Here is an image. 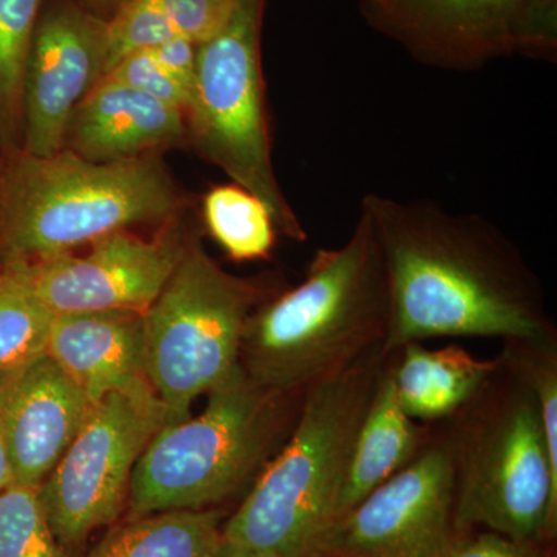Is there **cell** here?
Segmentation results:
<instances>
[{"instance_id":"6da1fadb","label":"cell","mask_w":557,"mask_h":557,"mask_svg":"<svg viewBox=\"0 0 557 557\" xmlns=\"http://www.w3.org/2000/svg\"><path fill=\"white\" fill-rule=\"evenodd\" d=\"M388 289L383 351L432 338H556L541 282L497 225L434 200L366 194Z\"/></svg>"},{"instance_id":"7a4b0ae2","label":"cell","mask_w":557,"mask_h":557,"mask_svg":"<svg viewBox=\"0 0 557 557\" xmlns=\"http://www.w3.org/2000/svg\"><path fill=\"white\" fill-rule=\"evenodd\" d=\"M388 327L386 269L368 212L346 244L318 249L306 278L249 317L240 368L267 391L304 395L369 351Z\"/></svg>"},{"instance_id":"3957f363","label":"cell","mask_w":557,"mask_h":557,"mask_svg":"<svg viewBox=\"0 0 557 557\" xmlns=\"http://www.w3.org/2000/svg\"><path fill=\"white\" fill-rule=\"evenodd\" d=\"M388 357L383 346L304 394L295 426L256 479L222 541L277 557H311L333 525L359 426Z\"/></svg>"},{"instance_id":"277c9868","label":"cell","mask_w":557,"mask_h":557,"mask_svg":"<svg viewBox=\"0 0 557 557\" xmlns=\"http://www.w3.org/2000/svg\"><path fill=\"white\" fill-rule=\"evenodd\" d=\"M177 188L153 153L97 163L69 149L21 150L0 177V247L7 263H32L177 211Z\"/></svg>"},{"instance_id":"5b68a950","label":"cell","mask_w":557,"mask_h":557,"mask_svg":"<svg viewBox=\"0 0 557 557\" xmlns=\"http://www.w3.org/2000/svg\"><path fill=\"white\" fill-rule=\"evenodd\" d=\"M302 398L260 387L239 366L209 392L200 416L164 423L150 438L131 480L132 516L201 509L233 496L284 445Z\"/></svg>"},{"instance_id":"8992f818","label":"cell","mask_w":557,"mask_h":557,"mask_svg":"<svg viewBox=\"0 0 557 557\" xmlns=\"http://www.w3.org/2000/svg\"><path fill=\"white\" fill-rule=\"evenodd\" d=\"M458 413L449 438L457 534L485 528L536 544L555 536L557 465L527 381L502 359L490 383Z\"/></svg>"},{"instance_id":"52a82bcc","label":"cell","mask_w":557,"mask_h":557,"mask_svg":"<svg viewBox=\"0 0 557 557\" xmlns=\"http://www.w3.org/2000/svg\"><path fill=\"white\" fill-rule=\"evenodd\" d=\"M277 293L269 282L231 276L199 245H186L143 313L146 376L166 409V423L188 418L200 395L239 368L249 317Z\"/></svg>"},{"instance_id":"ba28073f","label":"cell","mask_w":557,"mask_h":557,"mask_svg":"<svg viewBox=\"0 0 557 557\" xmlns=\"http://www.w3.org/2000/svg\"><path fill=\"white\" fill-rule=\"evenodd\" d=\"M262 9L263 0H239L228 25L197 46L183 112L186 132L205 160L269 207L278 234L304 242L306 230L282 193L271 157L260 64Z\"/></svg>"},{"instance_id":"9c48e42d","label":"cell","mask_w":557,"mask_h":557,"mask_svg":"<svg viewBox=\"0 0 557 557\" xmlns=\"http://www.w3.org/2000/svg\"><path fill=\"white\" fill-rule=\"evenodd\" d=\"M166 423L149 381L113 392L91 408L78 435L39 486L47 519L65 549L119 518L143 450Z\"/></svg>"},{"instance_id":"30bf717a","label":"cell","mask_w":557,"mask_h":557,"mask_svg":"<svg viewBox=\"0 0 557 557\" xmlns=\"http://www.w3.org/2000/svg\"><path fill=\"white\" fill-rule=\"evenodd\" d=\"M376 24L435 67L474 70L507 54L552 58L556 0H376Z\"/></svg>"},{"instance_id":"8fae6325","label":"cell","mask_w":557,"mask_h":557,"mask_svg":"<svg viewBox=\"0 0 557 557\" xmlns=\"http://www.w3.org/2000/svg\"><path fill=\"white\" fill-rule=\"evenodd\" d=\"M454 504L456 469L446 438L423 446L336 519L311 557H446L458 536Z\"/></svg>"},{"instance_id":"7c38bea8","label":"cell","mask_w":557,"mask_h":557,"mask_svg":"<svg viewBox=\"0 0 557 557\" xmlns=\"http://www.w3.org/2000/svg\"><path fill=\"white\" fill-rule=\"evenodd\" d=\"M106 67L108 22L75 0H54L40 11L25 69L22 150L38 157L60 152L73 113Z\"/></svg>"},{"instance_id":"4fadbf2b","label":"cell","mask_w":557,"mask_h":557,"mask_svg":"<svg viewBox=\"0 0 557 557\" xmlns=\"http://www.w3.org/2000/svg\"><path fill=\"white\" fill-rule=\"evenodd\" d=\"M86 256L7 263L54 314L145 313L170 281L183 245L146 242L120 231L94 242Z\"/></svg>"},{"instance_id":"5bb4252c","label":"cell","mask_w":557,"mask_h":557,"mask_svg":"<svg viewBox=\"0 0 557 557\" xmlns=\"http://www.w3.org/2000/svg\"><path fill=\"white\" fill-rule=\"evenodd\" d=\"M91 408L94 403L47 354L0 375V429L14 483L42 485Z\"/></svg>"},{"instance_id":"9a60e30c","label":"cell","mask_w":557,"mask_h":557,"mask_svg":"<svg viewBox=\"0 0 557 557\" xmlns=\"http://www.w3.org/2000/svg\"><path fill=\"white\" fill-rule=\"evenodd\" d=\"M185 135L182 110L124 84L101 79L73 113L64 148L83 159L110 163L152 153Z\"/></svg>"},{"instance_id":"2e32d148","label":"cell","mask_w":557,"mask_h":557,"mask_svg":"<svg viewBox=\"0 0 557 557\" xmlns=\"http://www.w3.org/2000/svg\"><path fill=\"white\" fill-rule=\"evenodd\" d=\"M46 354L94 405L113 392L149 381L138 311L57 314Z\"/></svg>"},{"instance_id":"e0dca14e","label":"cell","mask_w":557,"mask_h":557,"mask_svg":"<svg viewBox=\"0 0 557 557\" xmlns=\"http://www.w3.org/2000/svg\"><path fill=\"white\" fill-rule=\"evenodd\" d=\"M502 358L480 359L450 344L429 350L406 344L392 354V379L403 410L413 420L456 416L490 383Z\"/></svg>"},{"instance_id":"ac0fdd59","label":"cell","mask_w":557,"mask_h":557,"mask_svg":"<svg viewBox=\"0 0 557 557\" xmlns=\"http://www.w3.org/2000/svg\"><path fill=\"white\" fill-rule=\"evenodd\" d=\"M413 421L399 405L391 354L355 440L336 519L401 471L423 449L426 434Z\"/></svg>"},{"instance_id":"d6986e66","label":"cell","mask_w":557,"mask_h":557,"mask_svg":"<svg viewBox=\"0 0 557 557\" xmlns=\"http://www.w3.org/2000/svg\"><path fill=\"white\" fill-rule=\"evenodd\" d=\"M220 544L219 512L178 509L115 528L89 557H214Z\"/></svg>"},{"instance_id":"ffe728a7","label":"cell","mask_w":557,"mask_h":557,"mask_svg":"<svg viewBox=\"0 0 557 557\" xmlns=\"http://www.w3.org/2000/svg\"><path fill=\"white\" fill-rule=\"evenodd\" d=\"M205 226L236 262L270 258L278 231L269 207L236 183L214 186L201 203Z\"/></svg>"},{"instance_id":"44dd1931","label":"cell","mask_w":557,"mask_h":557,"mask_svg":"<svg viewBox=\"0 0 557 557\" xmlns=\"http://www.w3.org/2000/svg\"><path fill=\"white\" fill-rule=\"evenodd\" d=\"M54 317L10 267L0 271V375L46 355Z\"/></svg>"},{"instance_id":"7402d4cb","label":"cell","mask_w":557,"mask_h":557,"mask_svg":"<svg viewBox=\"0 0 557 557\" xmlns=\"http://www.w3.org/2000/svg\"><path fill=\"white\" fill-rule=\"evenodd\" d=\"M44 0H0V137L22 126L25 69Z\"/></svg>"},{"instance_id":"603a6c76","label":"cell","mask_w":557,"mask_h":557,"mask_svg":"<svg viewBox=\"0 0 557 557\" xmlns=\"http://www.w3.org/2000/svg\"><path fill=\"white\" fill-rule=\"evenodd\" d=\"M0 557H70L51 531L39 486L0 491Z\"/></svg>"},{"instance_id":"cb8c5ba5","label":"cell","mask_w":557,"mask_h":557,"mask_svg":"<svg viewBox=\"0 0 557 557\" xmlns=\"http://www.w3.org/2000/svg\"><path fill=\"white\" fill-rule=\"evenodd\" d=\"M174 27L163 0H131L108 22V67L137 51L156 49L175 38ZM104 75V76H106Z\"/></svg>"},{"instance_id":"d4e9b609","label":"cell","mask_w":557,"mask_h":557,"mask_svg":"<svg viewBox=\"0 0 557 557\" xmlns=\"http://www.w3.org/2000/svg\"><path fill=\"white\" fill-rule=\"evenodd\" d=\"M102 79L124 84L182 112H185L188 104L189 87L172 75L150 50L137 51L123 58Z\"/></svg>"},{"instance_id":"484cf974","label":"cell","mask_w":557,"mask_h":557,"mask_svg":"<svg viewBox=\"0 0 557 557\" xmlns=\"http://www.w3.org/2000/svg\"><path fill=\"white\" fill-rule=\"evenodd\" d=\"M177 36L200 46L228 25L239 0H163Z\"/></svg>"},{"instance_id":"4316f807","label":"cell","mask_w":557,"mask_h":557,"mask_svg":"<svg viewBox=\"0 0 557 557\" xmlns=\"http://www.w3.org/2000/svg\"><path fill=\"white\" fill-rule=\"evenodd\" d=\"M536 545V542L515 541L491 531L479 536L458 534L446 557H544Z\"/></svg>"},{"instance_id":"83f0119b","label":"cell","mask_w":557,"mask_h":557,"mask_svg":"<svg viewBox=\"0 0 557 557\" xmlns=\"http://www.w3.org/2000/svg\"><path fill=\"white\" fill-rule=\"evenodd\" d=\"M153 57L164 65L172 75L177 76L190 89L194 70H196L197 46L183 36H175L166 42L150 49Z\"/></svg>"},{"instance_id":"f1b7e54d","label":"cell","mask_w":557,"mask_h":557,"mask_svg":"<svg viewBox=\"0 0 557 557\" xmlns=\"http://www.w3.org/2000/svg\"><path fill=\"white\" fill-rule=\"evenodd\" d=\"M131 0H79L84 9L89 10L95 16L109 22L115 17Z\"/></svg>"},{"instance_id":"f546056e","label":"cell","mask_w":557,"mask_h":557,"mask_svg":"<svg viewBox=\"0 0 557 557\" xmlns=\"http://www.w3.org/2000/svg\"><path fill=\"white\" fill-rule=\"evenodd\" d=\"M214 557H277L270 552H262V549L248 548L244 545L230 544V542L222 541L218 553Z\"/></svg>"},{"instance_id":"4dcf8cb0","label":"cell","mask_w":557,"mask_h":557,"mask_svg":"<svg viewBox=\"0 0 557 557\" xmlns=\"http://www.w3.org/2000/svg\"><path fill=\"white\" fill-rule=\"evenodd\" d=\"M14 483L13 468L7 449L5 438H3L2 429H0V491L5 490Z\"/></svg>"},{"instance_id":"1f68e13d","label":"cell","mask_w":557,"mask_h":557,"mask_svg":"<svg viewBox=\"0 0 557 557\" xmlns=\"http://www.w3.org/2000/svg\"><path fill=\"white\" fill-rule=\"evenodd\" d=\"M369 2H376V0H369Z\"/></svg>"}]
</instances>
